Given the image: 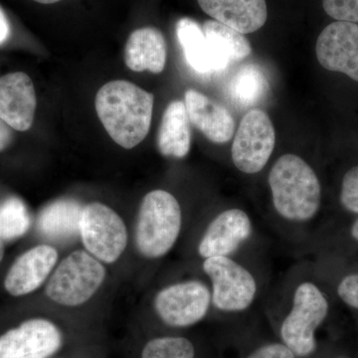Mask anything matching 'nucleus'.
<instances>
[{
    "label": "nucleus",
    "mask_w": 358,
    "mask_h": 358,
    "mask_svg": "<svg viewBox=\"0 0 358 358\" xmlns=\"http://www.w3.org/2000/svg\"><path fill=\"white\" fill-rule=\"evenodd\" d=\"M192 147V129L189 117L182 101H173L162 115L157 148L164 157L183 159Z\"/></svg>",
    "instance_id": "6ab92c4d"
},
{
    "label": "nucleus",
    "mask_w": 358,
    "mask_h": 358,
    "mask_svg": "<svg viewBox=\"0 0 358 358\" xmlns=\"http://www.w3.org/2000/svg\"><path fill=\"white\" fill-rule=\"evenodd\" d=\"M322 7L336 21L358 24V0H322Z\"/></svg>",
    "instance_id": "a878e982"
},
{
    "label": "nucleus",
    "mask_w": 358,
    "mask_h": 358,
    "mask_svg": "<svg viewBox=\"0 0 358 358\" xmlns=\"http://www.w3.org/2000/svg\"><path fill=\"white\" fill-rule=\"evenodd\" d=\"M36 106L34 85L27 74L14 72L0 77V119L11 129L31 128Z\"/></svg>",
    "instance_id": "f8f14e48"
},
{
    "label": "nucleus",
    "mask_w": 358,
    "mask_h": 358,
    "mask_svg": "<svg viewBox=\"0 0 358 358\" xmlns=\"http://www.w3.org/2000/svg\"><path fill=\"white\" fill-rule=\"evenodd\" d=\"M214 20L242 34L258 31L268 18L266 0H197Z\"/></svg>",
    "instance_id": "dca6fc26"
},
{
    "label": "nucleus",
    "mask_w": 358,
    "mask_h": 358,
    "mask_svg": "<svg viewBox=\"0 0 358 358\" xmlns=\"http://www.w3.org/2000/svg\"><path fill=\"white\" fill-rule=\"evenodd\" d=\"M268 180L275 210L281 217L305 222L317 215L322 204V186L305 159L296 155H282L271 169Z\"/></svg>",
    "instance_id": "f03ea898"
},
{
    "label": "nucleus",
    "mask_w": 358,
    "mask_h": 358,
    "mask_svg": "<svg viewBox=\"0 0 358 358\" xmlns=\"http://www.w3.org/2000/svg\"><path fill=\"white\" fill-rule=\"evenodd\" d=\"M176 36L187 64L194 72L206 75L224 71L223 64L205 36L203 28L194 20L183 17L176 24Z\"/></svg>",
    "instance_id": "a211bd4d"
},
{
    "label": "nucleus",
    "mask_w": 358,
    "mask_h": 358,
    "mask_svg": "<svg viewBox=\"0 0 358 358\" xmlns=\"http://www.w3.org/2000/svg\"><path fill=\"white\" fill-rule=\"evenodd\" d=\"M205 274L212 282V303L222 312L237 313L247 310L257 294L254 275L228 256L205 259Z\"/></svg>",
    "instance_id": "0eeeda50"
},
{
    "label": "nucleus",
    "mask_w": 358,
    "mask_h": 358,
    "mask_svg": "<svg viewBox=\"0 0 358 358\" xmlns=\"http://www.w3.org/2000/svg\"><path fill=\"white\" fill-rule=\"evenodd\" d=\"M339 200L345 210L358 215V166L348 169L343 176Z\"/></svg>",
    "instance_id": "393cba45"
},
{
    "label": "nucleus",
    "mask_w": 358,
    "mask_h": 358,
    "mask_svg": "<svg viewBox=\"0 0 358 358\" xmlns=\"http://www.w3.org/2000/svg\"><path fill=\"white\" fill-rule=\"evenodd\" d=\"M338 294L345 305L358 310V273L343 278L338 286Z\"/></svg>",
    "instance_id": "bb28decb"
},
{
    "label": "nucleus",
    "mask_w": 358,
    "mask_h": 358,
    "mask_svg": "<svg viewBox=\"0 0 358 358\" xmlns=\"http://www.w3.org/2000/svg\"><path fill=\"white\" fill-rule=\"evenodd\" d=\"M84 206L75 199H58L40 211L37 227L45 237L64 241L80 234V221Z\"/></svg>",
    "instance_id": "aec40b11"
},
{
    "label": "nucleus",
    "mask_w": 358,
    "mask_h": 358,
    "mask_svg": "<svg viewBox=\"0 0 358 358\" xmlns=\"http://www.w3.org/2000/svg\"><path fill=\"white\" fill-rule=\"evenodd\" d=\"M275 145V129L267 113L261 109L250 110L235 134L231 148L233 164L242 173H260L268 164Z\"/></svg>",
    "instance_id": "6e6552de"
},
{
    "label": "nucleus",
    "mask_w": 358,
    "mask_h": 358,
    "mask_svg": "<svg viewBox=\"0 0 358 358\" xmlns=\"http://www.w3.org/2000/svg\"><path fill=\"white\" fill-rule=\"evenodd\" d=\"M329 310V301L317 285L312 282L299 285L293 307L281 327L282 343L296 357H307L315 352V331L327 319Z\"/></svg>",
    "instance_id": "20e7f679"
},
{
    "label": "nucleus",
    "mask_w": 358,
    "mask_h": 358,
    "mask_svg": "<svg viewBox=\"0 0 358 358\" xmlns=\"http://www.w3.org/2000/svg\"><path fill=\"white\" fill-rule=\"evenodd\" d=\"M182 225L180 205L171 193L157 189L141 201L136 228V248L148 259L166 255L178 241Z\"/></svg>",
    "instance_id": "7ed1b4c3"
},
{
    "label": "nucleus",
    "mask_w": 358,
    "mask_h": 358,
    "mask_svg": "<svg viewBox=\"0 0 358 358\" xmlns=\"http://www.w3.org/2000/svg\"><path fill=\"white\" fill-rule=\"evenodd\" d=\"M166 38L157 28H140L129 35L124 48V62L129 69L159 74L166 68Z\"/></svg>",
    "instance_id": "f3484780"
},
{
    "label": "nucleus",
    "mask_w": 358,
    "mask_h": 358,
    "mask_svg": "<svg viewBox=\"0 0 358 358\" xmlns=\"http://www.w3.org/2000/svg\"><path fill=\"white\" fill-rule=\"evenodd\" d=\"M202 28L212 50L224 65L244 60L252 53L249 40L229 26L213 20L205 21Z\"/></svg>",
    "instance_id": "412c9836"
},
{
    "label": "nucleus",
    "mask_w": 358,
    "mask_h": 358,
    "mask_svg": "<svg viewBox=\"0 0 358 358\" xmlns=\"http://www.w3.org/2000/svg\"><path fill=\"white\" fill-rule=\"evenodd\" d=\"M33 1L40 4H53L57 3L59 1H62V0H33Z\"/></svg>",
    "instance_id": "2f4dec72"
},
{
    "label": "nucleus",
    "mask_w": 358,
    "mask_h": 358,
    "mask_svg": "<svg viewBox=\"0 0 358 358\" xmlns=\"http://www.w3.org/2000/svg\"><path fill=\"white\" fill-rule=\"evenodd\" d=\"M211 303L208 287L197 280H192L159 291L155 296V310L167 326L186 327L203 319Z\"/></svg>",
    "instance_id": "1a4fd4ad"
},
{
    "label": "nucleus",
    "mask_w": 358,
    "mask_h": 358,
    "mask_svg": "<svg viewBox=\"0 0 358 358\" xmlns=\"http://www.w3.org/2000/svg\"><path fill=\"white\" fill-rule=\"evenodd\" d=\"M10 35V24L7 20L6 14L0 7V45L6 43Z\"/></svg>",
    "instance_id": "c756f323"
},
{
    "label": "nucleus",
    "mask_w": 358,
    "mask_h": 358,
    "mask_svg": "<svg viewBox=\"0 0 358 358\" xmlns=\"http://www.w3.org/2000/svg\"><path fill=\"white\" fill-rule=\"evenodd\" d=\"M155 96L131 82L115 80L103 85L96 96V110L115 143L131 150L147 138Z\"/></svg>",
    "instance_id": "f257e3e1"
},
{
    "label": "nucleus",
    "mask_w": 358,
    "mask_h": 358,
    "mask_svg": "<svg viewBox=\"0 0 358 358\" xmlns=\"http://www.w3.org/2000/svg\"><path fill=\"white\" fill-rule=\"evenodd\" d=\"M339 358H345V357H339Z\"/></svg>",
    "instance_id": "72a5a7b5"
},
{
    "label": "nucleus",
    "mask_w": 358,
    "mask_h": 358,
    "mask_svg": "<svg viewBox=\"0 0 358 358\" xmlns=\"http://www.w3.org/2000/svg\"><path fill=\"white\" fill-rule=\"evenodd\" d=\"M13 134L10 127L0 119V152L6 150L11 145Z\"/></svg>",
    "instance_id": "c85d7f7f"
},
{
    "label": "nucleus",
    "mask_w": 358,
    "mask_h": 358,
    "mask_svg": "<svg viewBox=\"0 0 358 358\" xmlns=\"http://www.w3.org/2000/svg\"><path fill=\"white\" fill-rule=\"evenodd\" d=\"M322 68L345 75L358 83V24L334 21L322 30L315 44Z\"/></svg>",
    "instance_id": "9d476101"
},
{
    "label": "nucleus",
    "mask_w": 358,
    "mask_h": 358,
    "mask_svg": "<svg viewBox=\"0 0 358 358\" xmlns=\"http://www.w3.org/2000/svg\"><path fill=\"white\" fill-rule=\"evenodd\" d=\"M185 103L190 122L212 143L222 145L233 138L234 117L221 103L192 89L186 91Z\"/></svg>",
    "instance_id": "2eb2a0df"
},
{
    "label": "nucleus",
    "mask_w": 358,
    "mask_h": 358,
    "mask_svg": "<svg viewBox=\"0 0 358 358\" xmlns=\"http://www.w3.org/2000/svg\"><path fill=\"white\" fill-rule=\"evenodd\" d=\"M192 341L185 338H159L152 339L143 348V358H194Z\"/></svg>",
    "instance_id": "b1692460"
},
{
    "label": "nucleus",
    "mask_w": 358,
    "mask_h": 358,
    "mask_svg": "<svg viewBox=\"0 0 358 358\" xmlns=\"http://www.w3.org/2000/svg\"><path fill=\"white\" fill-rule=\"evenodd\" d=\"M80 236L87 251L107 264L115 263L128 244V231L121 216L100 202L84 206Z\"/></svg>",
    "instance_id": "423d86ee"
},
{
    "label": "nucleus",
    "mask_w": 358,
    "mask_h": 358,
    "mask_svg": "<svg viewBox=\"0 0 358 358\" xmlns=\"http://www.w3.org/2000/svg\"><path fill=\"white\" fill-rule=\"evenodd\" d=\"M106 268L89 252L77 250L66 257L51 275L46 294L65 307L87 303L105 281Z\"/></svg>",
    "instance_id": "39448f33"
},
{
    "label": "nucleus",
    "mask_w": 358,
    "mask_h": 358,
    "mask_svg": "<svg viewBox=\"0 0 358 358\" xmlns=\"http://www.w3.org/2000/svg\"><path fill=\"white\" fill-rule=\"evenodd\" d=\"M252 222L248 214L232 208L221 212L209 224L199 245L202 258L228 256L252 234Z\"/></svg>",
    "instance_id": "ddd939ff"
},
{
    "label": "nucleus",
    "mask_w": 358,
    "mask_h": 358,
    "mask_svg": "<svg viewBox=\"0 0 358 358\" xmlns=\"http://www.w3.org/2000/svg\"><path fill=\"white\" fill-rule=\"evenodd\" d=\"M58 260L57 250L39 245L18 257L7 273L4 288L11 296H25L39 288Z\"/></svg>",
    "instance_id": "4468645a"
},
{
    "label": "nucleus",
    "mask_w": 358,
    "mask_h": 358,
    "mask_svg": "<svg viewBox=\"0 0 358 358\" xmlns=\"http://www.w3.org/2000/svg\"><path fill=\"white\" fill-rule=\"evenodd\" d=\"M248 358H296V355L284 343H268L256 350Z\"/></svg>",
    "instance_id": "cd10ccee"
},
{
    "label": "nucleus",
    "mask_w": 358,
    "mask_h": 358,
    "mask_svg": "<svg viewBox=\"0 0 358 358\" xmlns=\"http://www.w3.org/2000/svg\"><path fill=\"white\" fill-rule=\"evenodd\" d=\"M3 239L0 237V262H1L2 259H3L4 256V243Z\"/></svg>",
    "instance_id": "473e14b6"
},
{
    "label": "nucleus",
    "mask_w": 358,
    "mask_h": 358,
    "mask_svg": "<svg viewBox=\"0 0 358 358\" xmlns=\"http://www.w3.org/2000/svg\"><path fill=\"white\" fill-rule=\"evenodd\" d=\"M350 234L353 239L358 242V218L353 222L352 228H350Z\"/></svg>",
    "instance_id": "7c9ffc66"
},
{
    "label": "nucleus",
    "mask_w": 358,
    "mask_h": 358,
    "mask_svg": "<svg viewBox=\"0 0 358 358\" xmlns=\"http://www.w3.org/2000/svg\"><path fill=\"white\" fill-rule=\"evenodd\" d=\"M31 217L24 202L18 197H8L0 203V237L13 241L29 230Z\"/></svg>",
    "instance_id": "5701e85b"
},
{
    "label": "nucleus",
    "mask_w": 358,
    "mask_h": 358,
    "mask_svg": "<svg viewBox=\"0 0 358 358\" xmlns=\"http://www.w3.org/2000/svg\"><path fill=\"white\" fill-rule=\"evenodd\" d=\"M268 92L267 78L261 68L254 64L242 66L228 86L231 100L245 108L262 102Z\"/></svg>",
    "instance_id": "4be33fe9"
},
{
    "label": "nucleus",
    "mask_w": 358,
    "mask_h": 358,
    "mask_svg": "<svg viewBox=\"0 0 358 358\" xmlns=\"http://www.w3.org/2000/svg\"><path fill=\"white\" fill-rule=\"evenodd\" d=\"M61 345L62 334L53 322L28 320L0 336V358H48Z\"/></svg>",
    "instance_id": "9b49d317"
}]
</instances>
